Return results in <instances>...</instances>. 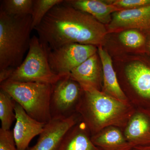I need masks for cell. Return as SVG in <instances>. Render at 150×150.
<instances>
[{
    "label": "cell",
    "instance_id": "cell-16",
    "mask_svg": "<svg viewBox=\"0 0 150 150\" xmlns=\"http://www.w3.org/2000/svg\"><path fill=\"white\" fill-rule=\"evenodd\" d=\"M57 150H100L93 144L91 135L80 120L65 135Z\"/></svg>",
    "mask_w": 150,
    "mask_h": 150
},
{
    "label": "cell",
    "instance_id": "cell-7",
    "mask_svg": "<svg viewBox=\"0 0 150 150\" xmlns=\"http://www.w3.org/2000/svg\"><path fill=\"white\" fill-rule=\"evenodd\" d=\"M98 52V47L73 43L48 50V60L53 72L67 76L74 69Z\"/></svg>",
    "mask_w": 150,
    "mask_h": 150
},
{
    "label": "cell",
    "instance_id": "cell-14",
    "mask_svg": "<svg viewBox=\"0 0 150 150\" xmlns=\"http://www.w3.org/2000/svg\"><path fill=\"white\" fill-rule=\"evenodd\" d=\"M124 137L132 147L150 145V118L136 110L123 130Z\"/></svg>",
    "mask_w": 150,
    "mask_h": 150
},
{
    "label": "cell",
    "instance_id": "cell-24",
    "mask_svg": "<svg viewBox=\"0 0 150 150\" xmlns=\"http://www.w3.org/2000/svg\"><path fill=\"white\" fill-rule=\"evenodd\" d=\"M15 69L7 68L0 70V83H2L8 80Z\"/></svg>",
    "mask_w": 150,
    "mask_h": 150
},
{
    "label": "cell",
    "instance_id": "cell-9",
    "mask_svg": "<svg viewBox=\"0 0 150 150\" xmlns=\"http://www.w3.org/2000/svg\"><path fill=\"white\" fill-rule=\"evenodd\" d=\"M81 120L77 112L68 117H54L45 124L37 143L26 150H57L68 131Z\"/></svg>",
    "mask_w": 150,
    "mask_h": 150
},
{
    "label": "cell",
    "instance_id": "cell-3",
    "mask_svg": "<svg viewBox=\"0 0 150 150\" xmlns=\"http://www.w3.org/2000/svg\"><path fill=\"white\" fill-rule=\"evenodd\" d=\"M110 56L118 82L129 103L137 110L150 112V63L141 52Z\"/></svg>",
    "mask_w": 150,
    "mask_h": 150
},
{
    "label": "cell",
    "instance_id": "cell-4",
    "mask_svg": "<svg viewBox=\"0 0 150 150\" xmlns=\"http://www.w3.org/2000/svg\"><path fill=\"white\" fill-rule=\"evenodd\" d=\"M31 16H11L0 10V70L16 69L23 62L31 38Z\"/></svg>",
    "mask_w": 150,
    "mask_h": 150
},
{
    "label": "cell",
    "instance_id": "cell-6",
    "mask_svg": "<svg viewBox=\"0 0 150 150\" xmlns=\"http://www.w3.org/2000/svg\"><path fill=\"white\" fill-rule=\"evenodd\" d=\"M66 76L56 74L48 60V50L39 38H31L28 52L21 64L15 69L9 80L24 82H39L53 85Z\"/></svg>",
    "mask_w": 150,
    "mask_h": 150
},
{
    "label": "cell",
    "instance_id": "cell-11",
    "mask_svg": "<svg viewBox=\"0 0 150 150\" xmlns=\"http://www.w3.org/2000/svg\"><path fill=\"white\" fill-rule=\"evenodd\" d=\"M16 124L12 131L14 140L18 150H26L34 137L40 135L46 123L33 119L14 101Z\"/></svg>",
    "mask_w": 150,
    "mask_h": 150
},
{
    "label": "cell",
    "instance_id": "cell-18",
    "mask_svg": "<svg viewBox=\"0 0 150 150\" xmlns=\"http://www.w3.org/2000/svg\"><path fill=\"white\" fill-rule=\"evenodd\" d=\"M0 120L1 129L10 130L12 124L16 120L14 100L4 91L0 90Z\"/></svg>",
    "mask_w": 150,
    "mask_h": 150
},
{
    "label": "cell",
    "instance_id": "cell-23",
    "mask_svg": "<svg viewBox=\"0 0 150 150\" xmlns=\"http://www.w3.org/2000/svg\"><path fill=\"white\" fill-rule=\"evenodd\" d=\"M0 150H18L12 131L0 129Z\"/></svg>",
    "mask_w": 150,
    "mask_h": 150
},
{
    "label": "cell",
    "instance_id": "cell-19",
    "mask_svg": "<svg viewBox=\"0 0 150 150\" xmlns=\"http://www.w3.org/2000/svg\"><path fill=\"white\" fill-rule=\"evenodd\" d=\"M0 10L11 16H24L32 13L34 0L1 1Z\"/></svg>",
    "mask_w": 150,
    "mask_h": 150
},
{
    "label": "cell",
    "instance_id": "cell-17",
    "mask_svg": "<svg viewBox=\"0 0 150 150\" xmlns=\"http://www.w3.org/2000/svg\"><path fill=\"white\" fill-rule=\"evenodd\" d=\"M91 140L100 150H131L132 147L124 137L123 130L110 126L91 136Z\"/></svg>",
    "mask_w": 150,
    "mask_h": 150
},
{
    "label": "cell",
    "instance_id": "cell-27",
    "mask_svg": "<svg viewBox=\"0 0 150 150\" xmlns=\"http://www.w3.org/2000/svg\"><path fill=\"white\" fill-rule=\"evenodd\" d=\"M149 49L150 51V43H149Z\"/></svg>",
    "mask_w": 150,
    "mask_h": 150
},
{
    "label": "cell",
    "instance_id": "cell-1",
    "mask_svg": "<svg viewBox=\"0 0 150 150\" xmlns=\"http://www.w3.org/2000/svg\"><path fill=\"white\" fill-rule=\"evenodd\" d=\"M34 30L48 50L73 43L103 46L108 34L105 25L64 1L51 9Z\"/></svg>",
    "mask_w": 150,
    "mask_h": 150
},
{
    "label": "cell",
    "instance_id": "cell-5",
    "mask_svg": "<svg viewBox=\"0 0 150 150\" xmlns=\"http://www.w3.org/2000/svg\"><path fill=\"white\" fill-rule=\"evenodd\" d=\"M0 87L33 119L45 123L51 120L52 85L8 80L1 83Z\"/></svg>",
    "mask_w": 150,
    "mask_h": 150
},
{
    "label": "cell",
    "instance_id": "cell-12",
    "mask_svg": "<svg viewBox=\"0 0 150 150\" xmlns=\"http://www.w3.org/2000/svg\"><path fill=\"white\" fill-rule=\"evenodd\" d=\"M70 78L77 82L83 89L93 88L101 91L103 84L102 64L97 53L75 68Z\"/></svg>",
    "mask_w": 150,
    "mask_h": 150
},
{
    "label": "cell",
    "instance_id": "cell-13",
    "mask_svg": "<svg viewBox=\"0 0 150 150\" xmlns=\"http://www.w3.org/2000/svg\"><path fill=\"white\" fill-rule=\"evenodd\" d=\"M98 54L102 64L103 72L101 91L122 102H129L118 82L112 57L103 46L98 47Z\"/></svg>",
    "mask_w": 150,
    "mask_h": 150
},
{
    "label": "cell",
    "instance_id": "cell-21",
    "mask_svg": "<svg viewBox=\"0 0 150 150\" xmlns=\"http://www.w3.org/2000/svg\"><path fill=\"white\" fill-rule=\"evenodd\" d=\"M64 1L63 0H34L31 14L32 30L40 25L51 9Z\"/></svg>",
    "mask_w": 150,
    "mask_h": 150
},
{
    "label": "cell",
    "instance_id": "cell-10",
    "mask_svg": "<svg viewBox=\"0 0 150 150\" xmlns=\"http://www.w3.org/2000/svg\"><path fill=\"white\" fill-rule=\"evenodd\" d=\"M105 26L108 34L128 29H150V6L114 13L110 23Z\"/></svg>",
    "mask_w": 150,
    "mask_h": 150
},
{
    "label": "cell",
    "instance_id": "cell-26",
    "mask_svg": "<svg viewBox=\"0 0 150 150\" xmlns=\"http://www.w3.org/2000/svg\"><path fill=\"white\" fill-rule=\"evenodd\" d=\"M145 113H146V114H147L148 115V116H149V117L150 118V112H144Z\"/></svg>",
    "mask_w": 150,
    "mask_h": 150
},
{
    "label": "cell",
    "instance_id": "cell-22",
    "mask_svg": "<svg viewBox=\"0 0 150 150\" xmlns=\"http://www.w3.org/2000/svg\"><path fill=\"white\" fill-rule=\"evenodd\" d=\"M106 2L122 10L131 9L150 6V0H106Z\"/></svg>",
    "mask_w": 150,
    "mask_h": 150
},
{
    "label": "cell",
    "instance_id": "cell-25",
    "mask_svg": "<svg viewBox=\"0 0 150 150\" xmlns=\"http://www.w3.org/2000/svg\"><path fill=\"white\" fill-rule=\"evenodd\" d=\"M131 150H150V145L134 147Z\"/></svg>",
    "mask_w": 150,
    "mask_h": 150
},
{
    "label": "cell",
    "instance_id": "cell-15",
    "mask_svg": "<svg viewBox=\"0 0 150 150\" xmlns=\"http://www.w3.org/2000/svg\"><path fill=\"white\" fill-rule=\"evenodd\" d=\"M64 3L91 15L98 21L105 25L110 23L112 14L122 10L102 0H66L64 1Z\"/></svg>",
    "mask_w": 150,
    "mask_h": 150
},
{
    "label": "cell",
    "instance_id": "cell-20",
    "mask_svg": "<svg viewBox=\"0 0 150 150\" xmlns=\"http://www.w3.org/2000/svg\"><path fill=\"white\" fill-rule=\"evenodd\" d=\"M141 30L128 29L118 33V40L121 45L128 48L129 52H140L139 50L145 45L146 38Z\"/></svg>",
    "mask_w": 150,
    "mask_h": 150
},
{
    "label": "cell",
    "instance_id": "cell-2",
    "mask_svg": "<svg viewBox=\"0 0 150 150\" xmlns=\"http://www.w3.org/2000/svg\"><path fill=\"white\" fill-rule=\"evenodd\" d=\"M136 110L129 102H122L93 88L83 90L76 108L91 136L110 126L123 131Z\"/></svg>",
    "mask_w": 150,
    "mask_h": 150
},
{
    "label": "cell",
    "instance_id": "cell-8",
    "mask_svg": "<svg viewBox=\"0 0 150 150\" xmlns=\"http://www.w3.org/2000/svg\"><path fill=\"white\" fill-rule=\"evenodd\" d=\"M83 90L77 82L64 77L52 85L51 99L52 118L68 117L76 113Z\"/></svg>",
    "mask_w": 150,
    "mask_h": 150
}]
</instances>
